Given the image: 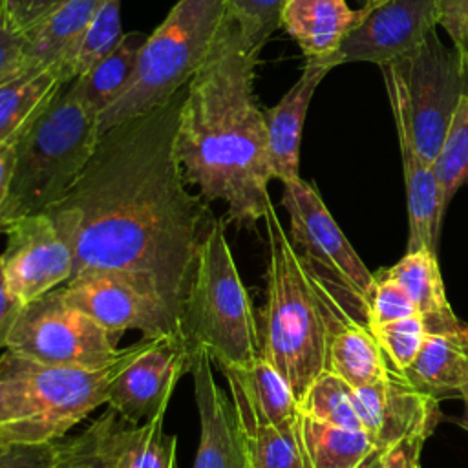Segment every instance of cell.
I'll list each match as a JSON object with an SVG mask.
<instances>
[{
    "instance_id": "obj_1",
    "label": "cell",
    "mask_w": 468,
    "mask_h": 468,
    "mask_svg": "<svg viewBox=\"0 0 468 468\" xmlns=\"http://www.w3.org/2000/svg\"><path fill=\"white\" fill-rule=\"evenodd\" d=\"M185 91L101 133L73 186L44 210L73 249L71 278L128 274L179 327L197 249L216 218L188 190L176 154Z\"/></svg>"
},
{
    "instance_id": "obj_2",
    "label": "cell",
    "mask_w": 468,
    "mask_h": 468,
    "mask_svg": "<svg viewBox=\"0 0 468 468\" xmlns=\"http://www.w3.org/2000/svg\"><path fill=\"white\" fill-rule=\"evenodd\" d=\"M260 51L227 9L207 58L186 84L176 133L185 181L205 201H221L227 219L239 227L263 219L272 205L265 115L254 93Z\"/></svg>"
},
{
    "instance_id": "obj_3",
    "label": "cell",
    "mask_w": 468,
    "mask_h": 468,
    "mask_svg": "<svg viewBox=\"0 0 468 468\" xmlns=\"http://www.w3.org/2000/svg\"><path fill=\"white\" fill-rule=\"evenodd\" d=\"M263 221L269 261L265 305L258 324L261 356L278 369L300 402L325 367L335 314L320 276L300 256L272 205Z\"/></svg>"
},
{
    "instance_id": "obj_4",
    "label": "cell",
    "mask_w": 468,
    "mask_h": 468,
    "mask_svg": "<svg viewBox=\"0 0 468 468\" xmlns=\"http://www.w3.org/2000/svg\"><path fill=\"white\" fill-rule=\"evenodd\" d=\"M163 336V335H161ZM159 336H141L102 366H46L5 349L0 356L4 417L0 442L40 444L64 435L106 404L112 380Z\"/></svg>"
},
{
    "instance_id": "obj_5",
    "label": "cell",
    "mask_w": 468,
    "mask_h": 468,
    "mask_svg": "<svg viewBox=\"0 0 468 468\" xmlns=\"http://www.w3.org/2000/svg\"><path fill=\"white\" fill-rule=\"evenodd\" d=\"M99 137L97 112L68 82L16 143L0 234L13 221L55 205L88 165Z\"/></svg>"
},
{
    "instance_id": "obj_6",
    "label": "cell",
    "mask_w": 468,
    "mask_h": 468,
    "mask_svg": "<svg viewBox=\"0 0 468 468\" xmlns=\"http://www.w3.org/2000/svg\"><path fill=\"white\" fill-rule=\"evenodd\" d=\"M190 349H205L218 366H243L261 355L260 325L227 241L225 219L214 218L197 249L181 313Z\"/></svg>"
},
{
    "instance_id": "obj_7",
    "label": "cell",
    "mask_w": 468,
    "mask_h": 468,
    "mask_svg": "<svg viewBox=\"0 0 468 468\" xmlns=\"http://www.w3.org/2000/svg\"><path fill=\"white\" fill-rule=\"evenodd\" d=\"M227 15V0H177L148 35L133 77L99 115V133L152 110L194 77Z\"/></svg>"
},
{
    "instance_id": "obj_8",
    "label": "cell",
    "mask_w": 468,
    "mask_h": 468,
    "mask_svg": "<svg viewBox=\"0 0 468 468\" xmlns=\"http://www.w3.org/2000/svg\"><path fill=\"white\" fill-rule=\"evenodd\" d=\"M399 143L433 165L450 122L468 93V73L455 48H446L437 27L402 58L380 66Z\"/></svg>"
},
{
    "instance_id": "obj_9",
    "label": "cell",
    "mask_w": 468,
    "mask_h": 468,
    "mask_svg": "<svg viewBox=\"0 0 468 468\" xmlns=\"http://www.w3.org/2000/svg\"><path fill=\"white\" fill-rule=\"evenodd\" d=\"M93 318L69 305L58 287L24 303L5 349L46 366H102L121 349Z\"/></svg>"
},
{
    "instance_id": "obj_10",
    "label": "cell",
    "mask_w": 468,
    "mask_h": 468,
    "mask_svg": "<svg viewBox=\"0 0 468 468\" xmlns=\"http://www.w3.org/2000/svg\"><path fill=\"white\" fill-rule=\"evenodd\" d=\"M282 205L289 214V238L305 263L316 274L325 272L366 309L375 274L351 247L316 186L302 177L283 183Z\"/></svg>"
},
{
    "instance_id": "obj_11",
    "label": "cell",
    "mask_w": 468,
    "mask_h": 468,
    "mask_svg": "<svg viewBox=\"0 0 468 468\" xmlns=\"http://www.w3.org/2000/svg\"><path fill=\"white\" fill-rule=\"evenodd\" d=\"M58 292L69 305L104 327L117 342L130 329L141 331L143 336H183L168 307L128 274L112 271L86 272L68 280L58 287Z\"/></svg>"
},
{
    "instance_id": "obj_12",
    "label": "cell",
    "mask_w": 468,
    "mask_h": 468,
    "mask_svg": "<svg viewBox=\"0 0 468 468\" xmlns=\"http://www.w3.org/2000/svg\"><path fill=\"white\" fill-rule=\"evenodd\" d=\"M0 265L9 291L29 303L64 285L73 272V249L48 212L24 216L5 227Z\"/></svg>"
},
{
    "instance_id": "obj_13",
    "label": "cell",
    "mask_w": 468,
    "mask_h": 468,
    "mask_svg": "<svg viewBox=\"0 0 468 468\" xmlns=\"http://www.w3.org/2000/svg\"><path fill=\"white\" fill-rule=\"evenodd\" d=\"M362 9L358 26L327 60L331 68L344 62L391 64L417 49L439 26L435 0H384Z\"/></svg>"
},
{
    "instance_id": "obj_14",
    "label": "cell",
    "mask_w": 468,
    "mask_h": 468,
    "mask_svg": "<svg viewBox=\"0 0 468 468\" xmlns=\"http://www.w3.org/2000/svg\"><path fill=\"white\" fill-rule=\"evenodd\" d=\"M353 399L362 430L380 452L404 439L426 442L441 419L439 400L397 369H388L375 384L353 389Z\"/></svg>"
},
{
    "instance_id": "obj_15",
    "label": "cell",
    "mask_w": 468,
    "mask_h": 468,
    "mask_svg": "<svg viewBox=\"0 0 468 468\" xmlns=\"http://www.w3.org/2000/svg\"><path fill=\"white\" fill-rule=\"evenodd\" d=\"M190 367L188 342L177 335H163L112 380L106 404L132 422L165 417L174 388Z\"/></svg>"
},
{
    "instance_id": "obj_16",
    "label": "cell",
    "mask_w": 468,
    "mask_h": 468,
    "mask_svg": "<svg viewBox=\"0 0 468 468\" xmlns=\"http://www.w3.org/2000/svg\"><path fill=\"white\" fill-rule=\"evenodd\" d=\"M212 362L208 351L192 349L190 375L199 413V444L192 468H247L234 404L218 386Z\"/></svg>"
},
{
    "instance_id": "obj_17",
    "label": "cell",
    "mask_w": 468,
    "mask_h": 468,
    "mask_svg": "<svg viewBox=\"0 0 468 468\" xmlns=\"http://www.w3.org/2000/svg\"><path fill=\"white\" fill-rule=\"evenodd\" d=\"M165 417L132 422L113 410L91 422L104 468H179L177 437L163 430Z\"/></svg>"
},
{
    "instance_id": "obj_18",
    "label": "cell",
    "mask_w": 468,
    "mask_h": 468,
    "mask_svg": "<svg viewBox=\"0 0 468 468\" xmlns=\"http://www.w3.org/2000/svg\"><path fill=\"white\" fill-rule=\"evenodd\" d=\"M333 68L305 60L300 79L272 108L263 110L267 146L274 179L289 183L300 177V143L309 102L316 86Z\"/></svg>"
},
{
    "instance_id": "obj_19",
    "label": "cell",
    "mask_w": 468,
    "mask_h": 468,
    "mask_svg": "<svg viewBox=\"0 0 468 468\" xmlns=\"http://www.w3.org/2000/svg\"><path fill=\"white\" fill-rule=\"evenodd\" d=\"M362 16L364 9H351L346 0H285L280 27L300 46L307 60L329 66L327 60Z\"/></svg>"
},
{
    "instance_id": "obj_20",
    "label": "cell",
    "mask_w": 468,
    "mask_h": 468,
    "mask_svg": "<svg viewBox=\"0 0 468 468\" xmlns=\"http://www.w3.org/2000/svg\"><path fill=\"white\" fill-rule=\"evenodd\" d=\"M104 0H68L42 20L27 37L20 71L57 66L66 79L79 44ZM18 71V73H20Z\"/></svg>"
},
{
    "instance_id": "obj_21",
    "label": "cell",
    "mask_w": 468,
    "mask_h": 468,
    "mask_svg": "<svg viewBox=\"0 0 468 468\" xmlns=\"http://www.w3.org/2000/svg\"><path fill=\"white\" fill-rule=\"evenodd\" d=\"M437 400L468 389V324L457 331L428 333L413 364L400 371Z\"/></svg>"
},
{
    "instance_id": "obj_22",
    "label": "cell",
    "mask_w": 468,
    "mask_h": 468,
    "mask_svg": "<svg viewBox=\"0 0 468 468\" xmlns=\"http://www.w3.org/2000/svg\"><path fill=\"white\" fill-rule=\"evenodd\" d=\"M230 399L241 431L247 468H309L300 420L291 426H274L263 420L236 389H230Z\"/></svg>"
},
{
    "instance_id": "obj_23",
    "label": "cell",
    "mask_w": 468,
    "mask_h": 468,
    "mask_svg": "<svg viewBox=\"0 0 468 468\" xmlns=\"http://www.w3.org/2000/svg\"><path fill=\"white\" fill-rule=\"evenodd\" d=\"M382 271L406 289L426 333H448L464 325L446 298L437 252L428 249L406 252L395 265Z\"/></svg>"
},
{
    "instance_id": "obj_24",
    "label": "cell",
    "mask_w": 468,
    "mask_h": 468,
    "mask_svg": "<svg viewBox=\"0 0 468 468\" xmlns=\"http://www.w3.org/2000/svg\"><path fill=\"white\" fill-rule=\"evenodd\" d=\"M400 144L408 199V250L428 249L437 252L444 203L433 166L422 161L406 143Z\"/></svg>"
},
{
    "instance_id": "obj_25",
    "label": "cell",
    "mask_w": 468,
    "mask_h": 468,
    "mask_svg": "<svg viewBox=\"0 0 468 468\" xmlns=\"http://www.w3.org/2000/svg\"><path fill=\"white\" fill-rule=\"evenodd\" d=\"M230 389H236L247 404L274 426H291L300 420L298 400L278 373L261 355L243 366H218Z\"/></svg>"
},
{
    "instance_id": "obj_26",
    "label": "cell",
    "mask_w": 468,
    "mask_h": 468,
    "mask_svg": "<svg viewBox=\"0 0 468 468\" xmlns=\"http://www.w3.org/2000/svg\"><path fill=\"white\" fill-rule=\"evenodd\" d=\"M66 84L55 64L20 71L4 80L0 84V144L20 139Z\"/></svg>"
},
{
    "instance_id": "obj_27",
    "label": "cell",
    "mask_w": 468,
    "mask_h": 468,
    "mask_svg": "<svg viewBox=\"0 0 468 468\" xmlns=\"http://www.w3.org/2000/svg\"><path fill=\"white\" fill-rule=\"evenodd\" d=\"M324 369L340 377L353 389H360L384 378L389 367L367 325L364 327L356 322L344 324L335 316L327 338Z\"/></svg>"
},
{
    "instance_id": "obj_28",
    "label": "cell",
    "mask_w": 468,
    "mask_h": 468,
    "mask_svg": "<svg viewBox=\"0 0 468 468\" xmlns=\"http://www.w3.org/2000/svg\"><path fill=\"white\" fill-rule=\"evenodd\" d=\"M300 430L309 468H369L382 455L364 430L333 426L303 413Z\"/></svg>"
},
{
    "instance_id": "obj_29",
    "label": "cell",
    "mask_w": 468,
    "mask_h": 468,
    "mask_svg": "<svg viewBox=\"0 0 468 468\" xmlns=\"http://www.w3.org/2000/svg\"><path fill=\"white\" fill-rule=\"evenodd\" d=\"M148 35L143 31L122 33L119 42L101 57L84 75L73 79V86L86 104L101 115L126 88L135 73L139 55Z\"/></svg>"
},
{
    "instance_id": "obj_30",
    "label": "cell",
    "mask_w": 468,
    "mask_h": 468,
    "mask_svg": "<svg viewBox=\"0 0 468 468\" xmlns=\"http://www.w3.org/2000/svg\"><path fill=\"white\" fill-rule=\"evenodd\" d=\"M300 413L333 426L362 430L355 408L353 388L331 371H322L298 402Z\"/></svg>"
},
{
    "instance_id": "obj_31",
    "label": "cell",
    "mask_w": 468,
    "mask_h": 468,
    "mask_svg": "<svg viewBox=\"0 0 468 468\" xmlns=\"http://www.w3.org/2000/svg\"><path fill=\"white\" fill-rule=\"evenodd\" d=\"M442 203L448 207L455 192L468 185V93L463 97L450 122L442 146L433 161Z\"/></svg>"
},
{
    "instance_id": "obj_32",
    "label": "cell",
    "mask_w": 468,
    "mask_h": 468,
    "mask_svg": "<svg viewBox=\"0 0 468 468\" xmlns=\"http://www.w3.org/2000/svg\"><path fill=\"white\" fill-rule=\"evenodd\" d=\"M121 37V0H104L79 44V51L68 71L69 82L84 75L119 42Z\"/></svg>"
},
{
    "instance_id": "obj_33",
    "label": "cell",
    "mask_w": 468,
    "mask_h": 468,
    "mask_svg": "<svg viewBox=\"0 0 468 468\" xmlns=\"http://www.w3.org/2000/svg\"><path fill=\"white\" fill-rule=\"evenodd\" d=\"M369 329L378 342L384 356L393 364L397 371H404L413 364L428 335L419 314L380 325H371Z\"/></svg>"
},
{
    "instance_id": "obj_34",
    "label": "cell",
    "mask_w": 468,
    "mask_h": 468,
    "mask_svg": "<svg viewBox=\"0 0 468 468\" xmlns=\"http://www.w3.org/2000/svg\"><path fill=\"white\" fill-rule=\"evenodd\" d=\"M366 325H380L395 322L406 316L417 314L415 303L411 302L406 289L384 271L375 274V287L364 309Z\"/></svg>"
},
{
    "instance_id": "obj_35",
    "label": "cell",
    "mask_w": 468,
    "mask_h": 468,
    "mask_svg": "<svg viewBox=\"0 0 468 468\" xmlns=\"http://www.w3.org/2000/svg\"><path fill=\"white\" fill-rule=\"evenodd\" d=\"M285 0H227V9L238 20L252 46L261 49L280 27Z\"/></svg>"
},
{
    "instance_id": "obj_36",
    "label": "cell",
    "mask_w": 468,
    "mask_h": 468,
    "mask_svg": "<svg viewBox=\"0 0 468 468\" xmlns=\"http://www.w3.org/2000/svg\"><path fill=\"white\" fill-rule=\"evenodd\" d=\"M68 0H0V18L13 33L27 37Z\"/></svg>"
},
{
    "instance_id": "obj_37",
    "label": "cell",
    "mask_w": 468,
    "mask_h": 468,
    "mask_svg": "<svg viewBox=\"0 0 468 468\" xmlns=\"http://www.w3.org/2000/svg\"><path fill=\"white\" fill-rule=\"evenodd\" d=\"M58 441L40 444L0 442V468H53Z\"/></svg>"
},
{
    "instance_id": "obj_38",
    "label": "cell",
    "mask_w": 468,
    "mask_h": 468,
    "mask_svg": "<svg viewBox=\"0 0 468 468\" xmlns=\"http://www.w3.org/2000/svg\"><path fill=\"white\" fill-rule=\"evenodd\" d=\"M53 468H104L95 448L91 426L79 435L58 441V455Z\"/></svg>"
},
{
    "instance_id": "obj_39",
    "label": "cell",
    "mask_w": 468,
    "mask_h": 468,
    "mask_svg": "<svg viewBox=\"0 0 468 468\" xmlns=\"http://www.w3.org/2000/svg\"><path fill=\"white\" fill-rule=\"evenodd\" d=\"M437 24L448 33L463 57L468 46V0H435Z\"/></svg>"
},
{
    "instance_id": "obj_40",
    "label": "cell",
    "mask_w": 468,
    "mask_h": 468,
    "mask_svg": "<svg viewBox=\"0 0 468 468\" xmlns=\"http://www.w3.org/2000/svg\"><path fill=\"white\" fill-rule=\"evenodd\" d=\"M24 44L26 37L7 29L0 18V84L20 71Z\"/></svg>"
},
{
    "instance_id": "obj_41",
    "label": "cell",
    "mask_w": 468,
    "mask_h": 468,
    "mask_svg": "<svg viewBox=\"0 0 468 468\" xmlns=\"http://www.w3.org/2000/svg\"><path fill=\"white\" fill-rule=\"evenodd\" d=\"M424 441L404 439L380 455V468H422L420 453Z\"/></svg>"
},
{
    "instance_id": "obj_42",
    "label": "cell",
    "mask_w": 468,
    "mask_h": 468,
    "mask_svg": "<svg viewBox=\"0 0 468 468\" xmlns=\"http://www.w3.org/2000/svg\"><path fill=\"white\" fill-rule=\"evenodd\" d=\"M24 303L9 291L2 265H0V347H5L7 338L11 335V329L22 311Z\"/></svg>"
},
{
    "instance_id": "obj_43",
    "label": "cell",
    "mask_w": 468,
    "mask_h": 468,
    "mask_svg": "<svg viewBox=\"0 0 468 468\" xmlns=\"http://www.w3.org/2000/svg\"><path fill=\"white\" fill-rule=\"evenodd\" d=\"M16 143H18V139L0 144V212L7 199V192H9V185H11V177H13Z\"/></svg>"
},
{
    "instance_id": "obj_44",
    "label": "cell",
    "mask_w": 468,
    "mask_h": 468,
    "mask_svg": "<svg viewBox=\"0 0 468 468\" xmlns=\"http://www.w3.org/2000/svg\"><path fill=\"white\" fill-rule=\"evenodd\" d=\"M461 400H463V404H464V411H463V419H461V422H463V426L468 430V389L463 393Z\"/></svg>"
},
{
    "instance_id": "obj_45",
    "label": "cell",
    "mask_w": 468,
    "mask_h": 468,
    "mask_svg": "<svg viewBox=\"0 0 468 468\" xmlns=\"http://www.w3.org/2000/svg\"><path fill=\"white\" fill-rule=\"evenodd\" d=\"M4 408H5V402H4V388H2V384H0V420H2V417H4Z\"/></svg>"
},
{
    "instance_id": "obj_46",
    "label": "cell",
    "mask_w": 468,
    "mask_h": 468,
    "mask_svg": "<svg viewBox=\"0 0 468 468\" xmlns=\"http://www.w3.org/2000/svg\"><path fill=\"white\" fill-rule=\"evenodd\" d=\"M358 2L362 4V7H373V5H377V4H380L384 0H358Z\"/></svg>"
},
{
    "instance_id": "obj_47",
    "label": "cell",
    "mask_w": 468,
    "mask_h": 468,
    "mask_svg": "<svg viewBox=\"0 0 468 468\" xmlns=\"http://www.w3.org/2000/svg\"><path fill=\"white\" fill-rule=\"evenodd\" d=\"M463 60H464V66H466V73H468V46H466V51L463 55Z\"/></svg>"
},
{
    "instance_id": "obj_48",
    "label": "cell",
    "mask_w": 468,
    "mask_h": 468,
    "mask_svg": "<svg viewBox=\"0 0 468 468\" xmlns=\"http://www.w3.org/2000/svg\"><path fill=\"white\" fill-rule=\"evenodd\" d=\"M369 468H380V459H378V461H377V463H373V464H371V466H369Z\"/></svg>"
}]
</instances>
